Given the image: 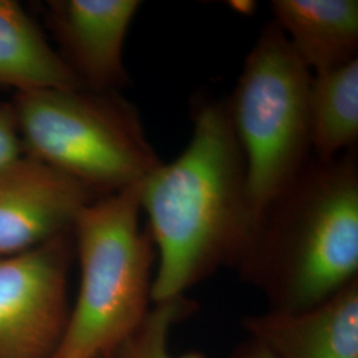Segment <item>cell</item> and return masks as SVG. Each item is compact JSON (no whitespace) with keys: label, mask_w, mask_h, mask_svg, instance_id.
Returning <instances> with one entry per match:
<instances>
[{"label":"cell","mask_w":358,"mask_h":358,"mask_svg":"<svg viewBox=\"0 0 358 358\" xmlns=\"http://www.w3.org/2000/svg\"><path fill=\"white\" fill-rule=\"evenodd\" d=\"M192 120L185 150L140 185L157 251L153 304L185 296L220 267L239 268L252 242L245 161L227 99H196Z\"/></svg>","instance_id":"cell-1"},{"label":"cell","mask_w":358,"mask_h":358,"mask_svg":"<svg viewBox=\"0 0 358 358\" xmlns=\"http://www.w3.org/2000/svg\"><path fill=\"white\" fill-rule=\"evenodd\" d=\"M238 269L276 312L316 307L358 279L357 148L312 155L263 214Z\"/></svg>","instance_id":"cell-2"},{"label":"cell","mask_w":358,"mask_h":358,"mask_svg":"<svg viewBox=\"0 0 358 358\" xmlns=\"http://www.w3.org/2000/svg\"><path fill=\"white\" fill-rule=\"evenodd\" d=\"M140 186L101 196L77 215L80 288L52 358H109L150 310L157 251L141 229Z\"/></svg>","instance_id":"cell-3"},{"label":"cell","mask_w":358,"mask_h":358,"mask_svg":"<svg viewBox=\"0 0 358 358\" xmlns=\"http://www.w3.org/2000/svg\"><path fill=\"white\" fill-rule=\"evenodd\" d=\"M11 105L23 154L96 198L140 186L162 164L138 110L118 92L27 90Z\"/></svg>","instance_id":"cell-4"},{"label":"cell","mask_w":358,"mask_h":358,"mask_svg":"<svg viewBox=\"0 0 358 358\" xmlns=\"http://www.w3.org/2000/svg\"><path fill=\"white\" fill-rule=\"evenodd\" d=\"M312 76L280 28L271 22L247 55L238 84L227 99L245 161L252 241L266 210L313 155L309 122Z\"/></svg>","instance_id":"cell-5"},{"label":"cell","mask_w":358,"mask_h":358,"mask_svg":"<svg viewBox=\"0 0 358 358\" xmlns=\"http://www.w3.org/2000/svg\"><path fill=\"white\" fill-rule=\"evenodd\" d=\"M71 231L0 257V358L55 356L69 317Z\"/></svg>","instance_id":"cell-6"},{"label":"cell","mask_w":358,"mask_h":358,"mask_svg":"<svg viewBox=\"0 0 358 358\" xmlns=\"http://www.w3.org/2000/svg\"><path fill=\"white\" fill-rule=\"evenodd\" d=\"M97 199L80 182L20 155L0 169V257L17 255L69 232Z\"/></svg>","instance_id":"cell-7"},{"label":"cell","mask_w":358,"mask_h":358,"mask_svg":"<svg viewBox=\"0 0 358 358\" xmlns=\"http://www.w3.org/2000/svg\"><path fill=\"white\" fill-rule=\"evenodd\" d=\"M138 0H53L47 19L59 55L85 90L117 92L128 83L124 43Z\"/></svg>","instance_id":"cell-8"},{"label":"cell","mask_w":358,"mask_h":358,"mask_svg":"<svg viewBox=\"0 0 358 358\" xmlns=\"http://www.w3.org/2000/svg\"><path fill=\"white\" fill-rule=\"evenodd\" d=\"M243 327L273 358H358V279L316 307L247 316Z\"/></svg>","instance_id":"cell-9"},{"label":"cell","mask_w":358,"mask_h":358,"mask_svg":"<svg viewBox=\"0 0 358 358\" xmlns=\"http://www.w3.org/2000/svg\"><path fill=\"white\" fill-rule=\"evenodd\" d=\"M271 10L312 75L358 59L357 0H273Z\"/></svg>","instance_id":"cell-10"},{"label":"cell","mask_w":358,"mask_h":358,"mask_svg":"<svg viewBox=\"0 0 358 358\" xmlns=\"http://www.w3.org/2000/svg\"><path fill=\"white\" fill-rule=\"evenodd\" d=\"M0 87L16 93L85 90L38 27L13 0H0Z\"/></svg>","instance_id":"cell-11"},{"label":"cell","mask_w":358,"mask_h":358,"mask_svg":"<svg viewBox=\"0 0 358 358\" xmlns=\"http://www.w3.org/2000/svg\"><path fill=\"white\" fill-rule=\"evenodd\" d=\"M309 122L316 158L331 159L357 148L358 59L312 76Z\"/></svg>","instance_id":"cell-12"},{"label":"cell","mask_w":358,"mask_h":358,"mask_svg":"<svg viewBox=\"0 0 358 358\" xmlns=\"http://www.w3.org/2000/svg\"><path fill=\"white\" fill-rule=\"evenodd\" d=\"M195 303L189 297L179 296L171 300L154 303L138 329L117 350V358H206L198 352L174 356L169 348L173 327L190 316Z\"/></svg>","instance_id":"cell-13"},{"label":"cell","mask_w":358,"mask_h":358,"mask_svg":"<svg viewBox=\"0 0 358 358\" xmlns=\"http://www.w3.org/2000/svg\"><path fill=\"white\" fill-rule=\"evenodd\" d=\"M23 155L11 103L0 105V169Z\"/></svg>","instance_id":"cell-14"},{"label":"cell","mask_w":358,"mask_h":358,"mask_svg":"<svg viewBox=\"0 0 358 358\" xmlns=\"http://www.w3.org/2000/svg\"><path fill=\"white\" fill-rule=\"evenodd\" d=\"M231 358H273L268 352L263 348L254 343L251 340V343H248L247 345L242 346L236 350V353Z\"/></svg>","instance_id":"cell-15"}]
</instances>
